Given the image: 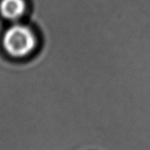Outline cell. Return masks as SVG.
I'll list each match as a JSON object with an SVG mask.
<instances>
[{"label":"cell","instance_id":"6da1fadb","mask_svg":"<svg viewBox=\"0 0 150 150\" xmlns=\"http://www.w3.org/2000/svg\"><path fill=\"white\" fill-rule=\"evenodd\" d=\"M36 40L33 32L25 25H13L9 28L3 40L5 50L12 56L28 54L35 47Z\"/></svg>","mask_w":150,"mask_h":150},{"label":"cell","instance_id":"7a4b0ae2","mask_svg":"<svg viewBox=\"0 0 150 150\" xmlns=\"http://www.w3.org/2000/svg\"><path fill=\"white\" fill-rule=\"evenodd\" d=\"M25 11L23 0H2L0 3V12L8 19H15L20 17Z\"/></svg>","mask_w":150,"mask_h":150}]
</instances>
